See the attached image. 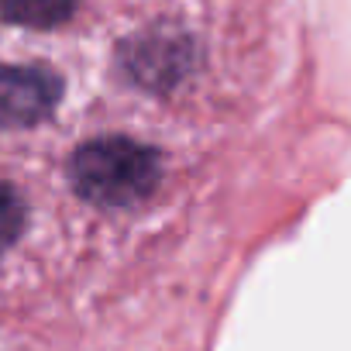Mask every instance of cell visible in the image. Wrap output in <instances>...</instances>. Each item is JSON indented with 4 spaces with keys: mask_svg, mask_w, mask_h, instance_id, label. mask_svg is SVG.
Segmentation results:
<instances>
[{
    "mask_svg": "<svg viewBox=\"0 0 351 351\" xmlns=\"http://www.w3.org/2000/svg\"><path fill=\"white\" fill-rule=\"evenodd\" d=\"M158 152L131 138H97L76 148L69 180L76 193L97 207L141 204L158 183Z\"/></svg>",
    "mask_w": 351,
    "mask_h": 351,
    "instance_id": "cell-1",
    "label": "cell"
},
{
    "mask_svg": "<svg viewBox=\"0 0 351 351\" xmlns=\"http://www.w3.org/2000/svg\"><path fill=\"white\" fill-rule=\"evenodd\" d=\"M62 80L45 66H0V128H32L52 117Z\"/></svg>",
    "mask_w": 351,
    "mask_h": 351,
    "instance_id": "cell-2",
    "label": "cell"
},
{
    "mask_svg": "<svg viewBox=\"0 0 351 351\" xmlns=\"http://www.w3.org/2000/svg\"><path fill=\"white\" fill-rule=\"evenodd\" d=\"M128 69L138 83L148 86H169L183 73V45H172L169 38L141 42L138 49H128Z\"/></svg>",
    "mask_w": 351,
    "mask_h": 351,
    "instance_id": "cell-3",
    "label": "cell"
},
{
    "mask_svg": "<svg viewBox=\"0 0 351 351\" xmlns=\"http://www.w3.org/2000/svg\"><path fill=\"white\" fill-rule=\"evenodd\" d=\"M80 0H0V18L25 28H59Z\"/></svg>",
    "mask_w": 351,
    "mask_h": 351,
    "instance_id": "cell-4",
    "label": "cell"
},
{
    "mask_svg": "<svg viewBox=\"0 0 351 351\" xmlns=\"http://www.w3.org/2000/svg\"><path fill=\"white\" fill-rule=\"evenodd\" d=\"M28 221V204L25 197L11 186V183H0V255H4L25 231Z\"/></svg>",
    "mask_w": 351,
    "mask_h": 351,
    "instance_id": "cell-5",
    "label": "cell"
}]
</instances>
